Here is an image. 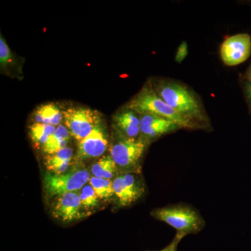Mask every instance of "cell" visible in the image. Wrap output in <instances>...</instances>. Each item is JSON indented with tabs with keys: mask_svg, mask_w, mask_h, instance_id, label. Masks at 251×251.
<instances>
[{
	"mask_svg": "<svg viewBox=\"0 0 251 251\" xmlns=\"http://www.w3.org/2000/svg\"><path fill=\"white\" fill-rule=\"evenodd\" d=\"M151 85L167 104L196 126L197 129L209 127V119L202 103L188 87L176 81L161 79L155 80Z\"/></svg>",
	"mask_w": 251,
	"mask_h": 251,
	"instance_id": "obj_1",
	"label": "cell"
},
{
	"mask_svg": "<svg viewBox=\"0 0 251 251\" xmlns=\"http://www.w3.org/2000/svg\"><path fill=\"white\" fill-rule=\"evenodd\" d=\"M127 108L131 109L138 115L149 114L164 117L175 122L180 128L185 129H197L196 126L179 115L176 110L167 104L155 92L151 84L145 86L141 90L131 99Z\"/></svg>",
	"mask_w": 251,
	"mask_h": 251,
	"instance_id": "obj_2",
	"label": "cell"
},
{
	"mask_svg": "<svg viewBox=\"0 0 251 251\" xmlns=\"http://www.w3.org/2000/svg\"><path fill=\"white\" fill-rule=\"evenodd\" d=\"M155 219L166 223L185 235L201 232L205 222L197 210L191 206L176 204L155 209L151 212Z\"/></svg>",
	"mask_w": 251,
	"mask_h": 251,
	"instance_id": "obj_3",
	"label": "cell"
},
{
	"mask_svg": "<svg viewBox=\"0 0 251 251\" xmlns=\"http://www.w3.org/2000/svg\"><path fill=\"white\" fill-rule=\"evenodd\" d=\"M90 178L88 170L81 164L74 165L61 175L47 172L43 180L44 192L49 199L68 193L77 192L89 183Z\"/></svg>",
	"mask_w": 251,
	"mask_h": 251,
	"instance_id": "obj_4",
	"label": "cell"
},
{
	"mask_svg": "<svg viewBox=\"0 0 251 251\" xmlns=\"http://www.w3.org/2000/svg\"><path fill=\"white\" fill-rule=\"evenodd\" d=\"M148 142L142 137L127 138L120 137V140L112 145L110 156L116 163L117 168L127 173H138L140 161L145 154Z\"/></svg>",
	"mask_w": 251,
	"mask_h": 251,
	"instance_id": "obj_5",
	"label": "cell"
},
{
	"mask_svg": "<svg viewBox=\"0 0 251 251\" xmlns=\"http://www.w3.org/2000/svg\"><path fill=\"white\" fill-rule=\"evenodd\" d=\"M65 126L74 139L80 141L98 126L100 115L87 108H69L62 111Z\"/></svg>",
	"mask_w": 251,
	"mask_h": 251,
	"instance_id": "obj_6",
	"label": "cell"
},
{
	"mask_svg": "<svg viewBox=\"0 0 251 251\" xmlns=\"http://www.w3.org/2000/svg\"><path fill=\"white\" fill-rule=\"evenodd\" d=\"M114 193L122 207L131 205L145 193L143 181L135 173H126L112 181Z\"/></svg>",
	"mask_w": 251,
	"mask_h": 251,
	"instance_id": "obj_7",
	"label": "cell"
},
{
	"mask_svg": "<svg viewBox=\"0 0 251 251\" xmlns=\"http://www.w3.org/2000/svg\"><path fill=\"white\" fill-rule=\"evenodd\" d=\"M220 53L226 65L234 67L242 64L251 56V36L245 33L229 36L221 44Z\"/></svg>",
	"mask_w": 251,
	"mask_h": 251,
	"instance_id": "obj_8",
	"label": "cell"
},
{
	"mask_svg": "<svg viewBox=\"0 0 251 251\" xmlns=\"http://www.w3.org/2000/svg\"><path fill=\"white\" fill-rule=\"evenodd\" d=\"M53 199L51 213L54 219L63 223H71L86 216L80 194L77 192L66 193Z\"/></svg>",
	"mask_w": 251,
	"mask_h": 251,
	"instance_id": "obj_9",
	"label": "cell"
},
{
	"mask_svg": "<svg viewBox=\"0 0 251 251\" xmlns=\"http://www.w3.org/2000/svg\"><path fill=\"white\" fill-rule=\"evenodd\" d=\"M139 115L140 137L146 140L148 143L163 135L181 129L175 122L164 117L149 114Z\"/></svg>",
	"mask_w": 251,
	"mask_h": 251,
	"instance_id": "obj_10",
	"label": "cell"
},
{
	"mask_svg": "<svg viewBox=\"0 0 251 251\" xmlns=\"http://www.w3.org/2000/svg\"><path fill=\"white\" fill-rule=\"evenodd\" d=\"M108 140L103 128L98 126L77 144V160L89 159L101 156L108 148Z\"/></svg>",
	"mask_w": 251,
	"mask_h": 251,
	"instance_id": "obj_11",
	"label": "cell"
},
{
	"mask_svg": "<svg viewBox=\"0 0 251 251\" xmlns=\"http://www.w3.org/2000/svg\"><path fill=\"white\" fill-rule=\"evenodd\" d=\"M114 127L120 137L138 138L140 137V115L127 108L117 112L113 118Z\"/></svg>",
	"mask_w": 251,
	"mask_h": 251,
	"instance_id": "obj_12",
	"label": "cell"
},
{
	"mask_svg": "<svg viewBox=\"0 0 251 251\" xmlns=\"http://www.w3.org/2000/svg\"><path fill=\"white\" fill-rule=\"evenodd\" d=\"M73 156L72 149L67 147L54 154L48 155L44 160V164L49 173L63 174L69 171Z\"/></svg>",
	"mask_w": 251,
	"mask_h": 251,
	"instance_id": "obj_13",
	"label": "cell"
},
{
	"mask_svg": "<svg viewBox=\"0 0 251 251\" xmlns=\"http://www.w3.org/2000/svg\"><path fill=\"white\" fill-rule=\"evenodd\" d=\"M70 133L65 126L60 125L56 128L53 134L50 137L47 143L41 148L43 151L48 155L58 152L63 149L67 148L70 139Z\"/></svg>",
	"mask_w": 251,
	"mask_h": 251,
	"instance_id": "obj_14",
	"label": "cell"
},
{
	"mask_svg": "<svg viewBox=\"0 0 251 251\" xmlns=\"http://www.w3.org/2000/svg\"><path fill=\"white\" fill-rule=\"evenodd\" d=\"M35 123L58 126L63 120L62 112L54 103L41 105L34 114Z\"/></svg>",
	"mask_w": 251,
	"mask_h": 251,
	"instance_id": "obj_15",
	"label": "cell"
},
{
	"mask_svg": "<svg viewBox=\"0 0 251 251\" xmlns=\"http://www.w3.org/2000/svg\"><path fill=\"white\" fill-rule=\"evenodd\" d=\"M118 171L116 163L111 156H105L92 165L91 173L93 176L102 179H111Z\"/></svg>",
	"mask_w": 251,
	"mask_h": 251,
	"instance_id": "obj_16",
	"label": "cell"
},
{
	"mask_svg": "<svg viewBox=\"0 0 251 251\" xmlns=\"http://www.w3.org/2000/svg\"><path fill=\"white\" fill-rule=\"evenodd\" d=\"M57 127L44 124L34 123L29 127V133L31 141L36 148H42L50 137L53 134Z\"/></svg>",
	"mask_w": 251,
	"mask_h": 251,
	"instance_id": "obj_17",
	"label": "cell"
},
{
	"mask_svg": "<svg viewBox=\"0 0 251 251\" xmlns=\"http://www.w3.org/2000/svg\"><path fill=\"white\" fill-rule=\"evenodd\" d=\"M89 184L92 186L100 200L108 199L115 196L112 181L91 176Z\"/></svg>",
	"mask_w": 251,
	"mask_h": 251,
	"instance_id": "obj_18",
	"label": "cell"
},
{
	"mask_svg": "<svg viewBox=\"0 0 251 251\" xmlns=\"http://www.w3.org/2000/svg\"><path fill=\"white\" fill-rule=\"evenodd\" d=\"M79 194L85 211L92 210L99 205V198L90 184H86Z\"/></svg>",
	"mask_w": 251,
	"mask_h": 251,
	"instance_id": "obj_19",
	"label": "cell"
},
{
	"mask_svg": "<svg viewBox=\"0 0 251 251\" xmlns=\"http://www.w3.org/2000/svg\"><path fill=\"white\" fill-rule=\"evenodd\" d=\"M13 60V54L4 38L1 34L0 37V65L1 69H5Z\"/></svg>",
	"mask_w": 251,
	"mask_h": 251,
	"instance_id": "obj_20",
	"label": "cell"
},
{
	"mask_svg": "<svg viewBox=\"0 0 251 251\" xmlns=\"http://www.w3.org/2000/svg\"><path fill=\"white\" fill-rule=\"evenodd\" d=\"M188 45L186 42L183 41L178 47L177 50H176V55H175V61L177 63H181L186 58V56L188 55Z\"/></svg>",
	"mask_w": 251,
	"mask_h": 251,
	"instance_id": "obj_21",
	"label": "cell"
},
{
	"mask_svg": "<svg viewBox=\"0 0 251 251\" xmlns=\"http://www.w3.org/2000/svg\"><path fill=\"white\" fill-rule=\"evenodd\" d=\"M186 237L185 234L176 232V235L175 236L174 239L170 243L169 245L167 246L166 248L162 249L161 251H177L178 246L179 243Z\"/></svg>",
	"mask_w": 251,
	"mask_h": 251,
	"instance_id": "obj_22",
	"label": "cell"
},
{
	"mask_svg": "<svg viewBox=\"0 0 251 251\" xmlns=\"http://www.w3.org/2000/svg\"><path fill=\"white\" fill-rule=\"evenodd\" d=\"M243 82H244L243 89H244V95L251 113V81L243 80Z\"/></svg>",
	"mask_w": 251,
	"mask_h": 251,
	"instance_id": "obj_23",
	"label": "cell"
},
{
	"mask_svg": "<svg viewBox=\"0 0 251 251\" xmlns=\"http://www.w3.org/2000/svg\"><path fill=\"white\" fill-rule=\"evenodd\" d=\"M244 80L245 81H251V64L248 68L247 72L244 75Z\"/></svg>",
	"mask_w": 251,
	"mask_h": 251,
	"instance_id": "obj_24",
	"label": "cell"
}]
</instances>
